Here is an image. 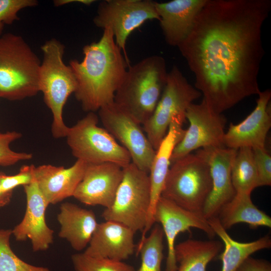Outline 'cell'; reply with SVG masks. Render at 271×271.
Segmentation results:
<instances>
[{
    "instance_id": "8",
    "label": "cell",
    "mask_w": 271,
    "mask_h": 271,
    "mask_svg": "<svg viewBox=\"0 0 271 271\" xmlns=\"http://www.w3.org/2000/svg\"><path fill=\"white\" fill-rule=\"evenodd\" d=\"M123 169V178L112 205L105 208L101 216L105 221L120 223L135 233L143 231L151 202L149 173L132 162Z\"/></svg>"
},
{
    "instance_id": "22",
    "label": "cell",
    "mask_w": 271,
    "mask_h": 271,
    "mask_svg": "<svg viewBox=\"0 0 271 271\" xmlns=\"http://www.w3.org/2000/svg\"><path fill=\"white\" fill-rule=\"evenodd\" d=\"M57 219L60 225L59 237L66 239L76 251L87 247L98 224L92 210L66 202L60 205Z\"/></svg>"
},
{
    "instance_id": "36",
    "label": "cell",
    "mask_w": 271,
    "mask_h": 271,
    "mask_svg": "<svg viewBox=\"0 0 271 271\" xmlns=\"http://www.w3.org/2000/svg\"><path fill=\"white\" fill-rule=\"evenodd\" d=\"M78 2L79 3H81L84 5H89L91 4H92L94 1L92 0H57L55 1L54 2V3L55 4V5L56 6H62L63 5H65L68 3H72V2Z\"/></svg>"
},
{
    "instance_id": "1",
    "label": "cell",
    "mask_w": 271,
    "mask_h": 271,
    "mask_svg": "<svg viewBox=\"0 0 271 271\" xmlns=\"http://www.w3.org/2000/svg\"><path fill=\"white\" fill-rule=\"evenodd\" d=\"M270 9V0H207L178 47L194 87L214 111L222 113L260 92L261 29Z\"/></svg>"
},
{
    "instance_id": "29",
    "label": "cell",
    "mask_w": 271,
    "mask_h": 271,
    "mask_svg": "<svg viewBox=\"0 0 271 271\" xmlns=\"http://www.w3.org/2000/svg\"><path fill=\"white\" fill-rule=\"evenodd\" d=\"M75 271H135L134 267L123 261L93 256L77 253L71 256Z\"/></svg>"
},
{
    "instance_id": "3",
    "label": "cell",
    "mask_w": 271,
    "mask_h": 271,
    "mask_svg": "<svg viewBox=\"0 0 271 271\" xmlns=\"http://www.w3.org/2000/svg\"><path fill=\"white\" fill-rule=\"evenodd\" d=\"M168 73L165 59L159 55L149 56L128 66L114 102L143 125L160 99Z\"/></svg>"
},
{
    "instance_id": "31",
    "label": "cell",
    "mask_w": 271,
    "mask_h": 271,
    "mask_svg": "<svg viewBox=\"0 0 271 271\" xmlns=\"http://www.w3.org/2000/svg\"><path fill=\"white\" fill-rule=\"evenodd\" d=\"M37 5L35 0H0V37L5 25H11L19 20L18 14L21 10Z\"/></svg>"
},
{
    "instance_id": "28",
    "label": "cell",
    "mask_w": 271,
    "mask_h": 271,
    "mask_svg": "<svg viewBox=\"0 0 271 271\" xmlns=\"http://www.w3.org/2000/svg\"><path fill=\"white\" fill-rule=\"evenodd\" d=\"M12 229H0V271H51L44 266L28 263L19 258L10 244Z\"/></svg>"
},
{
    "instance_id": "9",
    "label": "cell",
    "mask_w": 271,
    "mask_h": 271,
    "mask_svg": "<svg viewBox=\"0 0 271 271\" xmlns=\"http://www.w3.org/2000/svg\"><path fill=\"white\" fill-rule=\"evenodd\" d=\"M202 94L193 86L176 65L168 72L160 99L143 130L156 150L165 137L170 123L177 120L183 123L189 106Z\"/></svg>"
},
{
    "instance_id": "27",
    "label": "cell",
    "mask_w": 271,
    "mask_h": 271,
    "mask_svg": "<svg viewBox=\"0 0 271 271\" xmlns=\"http://www.w3.org/2000/svg\"><path fill=\"white\" fill-rule=\"evenodd\" d=\"M164 235L162 227L156 224L148 237L140 240L137 253L141 255V264L137 271H161Z\"/></svg>"
},
{
    "instance_id": "19",
    "label": "cell",
    "mask_w": 271,
    "mask_h": 271,
    "mask_svg": "<svg viewBox=\"0 0 271 271\" xmlns=\"http://www.w3.org/2000/svg\"><path fill=\"white\" fill-rule=\"evenodd\" d=\"M87 164L77 160L69 168L52 165L35 167L38 186L48 205H55L72 197L81 181Z\"/></svg>"
},
{
    "instance_id": "14",
    "label": "cell",
    "mask_w": 271,
    "mask_h": 271,
    "mask_svg": "<svg viewBox=\"0 0 271 271\" xmlns=\"http://www.w3.org/2000/svg\"><path fill=\"white\" fill-rule=\"evenodd\" d=\"M236 152L226 147L205 148L196 152L207 162L212 179V189L202 211L207 220L216 217L221 208L236 194L231 172Z\"/></svg>"
},
{
    "instance_id": "32",
    "label": "cell",
    "mask_w": 271,
    "mask_h": 271,
    "mask_svg": "<svg viewBox=\"0 0 271 271\" xmlns=\"http://www.w3.org/2000/svg\"><path fill=\"white\" fill-rule=\"evenodd\" d=\"M35 166L25 165L22 166L19 172L14 175L8 176L3 173L2 178V186L6 192H13L16 187L24 186L31 183L34 179Z\"/></svg>"
},
{
    "instance_id": "17",
    "label": "cell",
    "mask_w": 271,
    "mask_h": 271,
    "mask_svg": "<svg viewBox=\"0 0 271 271\" xmlns=\"http://www.w3.org/2000/svg\"><path fill=\"white\" fill-rule=\"evenodd\" d=\"M258 96L255 108L243 121L230 124L224 136L225 147L265 148L266 137L271 127L270 89L260 91Z\"/></svg>"
},
{
    "instance_id": "2",
    "label": "cell",
    "mask_w": 271,
    "mask_h": 271,
    "mask_svg": "<svg viewBox=\"0 0 271 271\" xmlns=\"http://www.w3.org/2000/svg\"><path fill=\"white\" fill-rule=\"evenodd\" d=\"M82 61H70L77 81L74 92L82 109L95 112L114 101L128 63L115 42L109 29L103 30L99 41L84 46Z\"/></svg>"
},
{
    "instance_id": "4",
    "label": "cell",
    "mask_w": 271,
    "mask_h": 271,
    "mask_svg": "<svg viewBox=\"0 0 271 271\" xmlns=\"http://www.w3.org/2000/svg\"><path fill=\"white\" fill-rule=\"evenodd\" d=\"M40 61L20 36L0 37V98L22 100L39 91Z\"/></svg>"
},
{
    "instance_id": "25",
    "label": "cell",
    "mask_w": 271,
    "mask_h": 271,
    "mask_svg": "<svg viewBox=\"0 0 271 271\" xmlns=\"http://www.w3.org/2000/svg\"><path fill=\"white\" fill-rule=\"evenodd\" d=\"M222 248L221 242L189 239L175 247L177 271H206L208 264Z\"/></svg>"
},
{
    "instance_id": "13",
    "label": "cell",
    "mask_w": 271,
    "mask_h": 271,
    "mask_svg": "<svg viewBox=\"0 0 271 271\" xmlns=\"http://www.w3.org/2000/svg\"><path fill=\"white\" fill-rule=\"evenodd\" d=\"M153 218L155 223L161 224L167 240L168 253L165 271L177 270L175 242L179 233L190 232L191 228H196L203 231L210 237L216 235L202 214L185 209L162 196L156 205Z\"/></svg>"
},
{
    "instance_id": "11",
    "label": "cell",
    "mask_w": 271,
    "mask_h": 271,
    "mask_svg": "<svg viewBox=\"0 0 271 271\" xmlns=\"http://www.w3.org/2000/svg\"><path fill=\"white\" fill-rule=\"evenodd\" d=\"M104 128L129 154L131 162L149 173L156 150L139 123L114 101L98 110Z\"/></svg>"
},
{
    "instance_id": "23",
    "label": "cell",
    "mask_w": 271,
    "mask_h": 271,
    "mask_svg": "<svg viewBox=\"0 0 271 271\" xmlns=\"http://www.w3.org/2000/svg\"><path fill=\"white\" fill-rule=\"evenodd\" d=\"M208 222L215 234L219 236L224 244V251L219 256L222 263L221 271H235L252 254L271 247V239L268 235L255 241L240 242L230 237L217 217L208 219Z\"/></svg>"
},
{
    "instance_id": "5",
    "label": "cell",
    "mask_w": 271,
    "mask_h": 271,
    "mask_svg": "<svg viewBox=\"0 0 271 271\" xmlns=\"http://www.w3.org/2000/svg\"><path fill=\"white\" fill-rule=\"evenodd\" d=\"M64 48L54 38L41 46L43 59L39 71V91L43 93L44 102L52 113L51 132L56 139L65 138L67 134L69 127L63 120V108L77 88L74 74L63 61Z\"/></svg>"
},
{
    "instance_id": "10",
    "label": "cell",
    "mask_w": 271,
    "mask_h": 271,
    "mask_svg": "<svg viewBox=\"0 0 271 271\" xmlns=\"http://www.w3.org/2000/svg\"><path fill=\"white\" fill-rule=\"evenodd\" d=\"M155 5L151 0L103 1L98 6L93 23L98 28L112 31L116 44L129 63L125 49L127 38L147 21L159 20Z\"/></svg>"
},
{
    "instance_id": "30",
    "label": "cell",
    "mask_w": 271,
    "mask_h": 271,
    "mask_svg": "<svg viewBox=\"0 0 271 271\" xmlns=\"http://www.w3.org/2000/svg\"><path fill=\"white\" fill-rule=\"evenodd\" d=\"M22 134L16 131L0 132V166L8 167L33 158L31 153L17 152L10 148L11 144L21 138Z\"/></svg>"
},
{
    "instance_id": "12",
    "label": "cell",
    "mask_w": 271,
    "mask_h": 271,
    "mask_svg": "<svg viewBox=\"0 0 271 271\" xmlns=\"http://www.w3.org/2000/svg\"><path fill=\"white\" fill-rule=\"evenodd\" d=\"M186 118L190 125L173 151L171 163L199 148L225 147L226 119L222 113L213 110L204 100L199 104L192 103L187 110Z\"/></svg>"
},
{
    "instance_id": "16",
    "label": "cell",
    "mask_w": 271,
    "mask_h": 271,
    "mask_svg": "<svg viewBox=\"0 0 271 271\" xmlns=\"http://www.w3.org/2000/svg\"><path fill=\"white\" fill-rule=\"evenodd\" d=\"M27 204L24 217L12 230L17 241L30 239L34 252L47 250L53 242L54 231L47 225L45 213L48 205L34 179L23 186Z\"/></svg>"
},
{
    "instance_id": "7",
    "label": "cell",
    "mask_w": 271,
    "mask_h": 271,
    "mask_svg": "<svg viewBox=\"0 0 271 271\" xmlns=\"http://www.w3.org/2000/svg\"><path fill=\"white\" fill-rule=\"evenodd\" d=\"M98 121V116L89 112L69 127L65 138L73 156L87 164L111 162L125 167L131 162L129 154Z\"/></svg>"
},
{
    "instance_id": "20",
    "label": "cell",
    "mask_w": 271,
    "mask_h": 271,
    "mask_svg": "<svg viewBox=\"0 0 271 271\" xmlns=\"http://www.w3.org/2000/svg\"><path fill=\"white\" fill-rule=\"evenodd\" d=\"M135 233L117 222L98 223L84 252L88 255L124 261L134 252Z\"/></svg>"
},
{
    "instance_id": "33",
    "label": "cell",
    "mask_w": 271,
    "mask_h": 271,
    "mask_svg": "<svg viewBox=\"0 0 271 271\" xmlns=\"http://www.w3.org/2000/svg\"><path fill=\"white\" fill-rule=\"evenodd\" d=\"M259 186L271 185V156L265 148L252 149Z\"/></svg>"
},
{
    "instance_id": "21",
    "label": "cell",
    "mask_w": 271,
    "mask_h": 271,
    "mask_svg": "<svg viewBox=\"0 0 271 271\" xmlns=\"http://www.w3.org/2000/svg\"><path fill=\"white\" fill-rule=\"evenodd\" d=\"M183 123L174 120L170 123L167 132L156 150V154L150 170L151 185V202L146 225L142 231V238L155 223L154 212L157 203L161 196L168 175L173 151L183 139L186 130L182 127Z\"/></svg>"
},
{
    "instance_id": "15",
    "label": "cell",
    "mask_w": 271,
    "mask_h": 271,
    "mask_svg": "<svg viewBox=\"0 0 271 271\" xmlns=\"http://www.w3.org/2000/svg\"><path fill=\"white\" fill-rule=\"evenodd\" d=\"M122 178V168L115 163L87 164L73 197L86 205L108 208L114 202Z\"/></svg>"
},
{
    "instance_id": "6",
    "label": "cell",
    "mask_w": 271,
    "mask_h": 271,
    "mask_svg": "<svg viewBox=\"0 0 271 271\" xmlns=\"http://www.w3.org/2000/svg\"><path fill=\"white\" fill-rule=\"evenodd\" d=\"M212 185L206 160L197 153H190L172 163L161 196L185 209L202 214Z\"/></svg>"
},
{
    "instance_id": "26",
    "label": "cell",
    "mask_w": 271,
    "mask_h": 271,
    "mask_svg": "<svg viewBox=\"0 0 271 271\" xmlns=\"http://www.w3.org/2000/svg\"><path fill=\"white\" fill-rule=\"evenodd\" d=\"M231 173L236 193L250 194L253 189L259 187L258 173L251 148L242 147L237 150Z\"/></svg>"
},
{
    "instance_id": "35",
    "label": "cell",
    "mask_w": 271,
    "mask_h": 271,
    "mask_svg": "<svg viewBox=\"0 0 271 271\" xmlns=\"http://www.w3.org/2000/svg\"><path fill=\"white\" fill-rule=\"evenodd\" d=\"M3 172H0V208L8 205L11 201L13 192L5 191L2 186Z\"/></svg>"
},
{
    "instance_id": "34",
    "label": "cell",
    "mask_w": 271,
    "mask_h": 271,
    "mask_svg": "<svg viewBox=\"0 0 271 271\" xmlns=\"http://www.w3.org/2000/svg\"><path fill=\"white\" fill-rule=\"evenodd\" d=\"M235 271H271V264L266 260L256 259L250 256Z\"/></svg>"
},
{
    "instance_id": "24",
    "label": "cell",
    "mask_w": 271,
    "mask_h": 271,
    "mask_svg": "<svg viewBox=\"0 0 271 271\" xmlns=\"http://www.w3.org/2000/svg\"><path fill=\"white\" fill-rule=\"evenodd\" d=\"M216 217L225 230L240 222L246 223L252 228L271 227L270 217L255 206L249 194L236 193L232 199L221 208Z\"/></svg>"
},
{
    "instance_id": "18",
    "label": "cell",
    "mask_w": 271,
    "mask_h": 271,
    "mask_svg": "<svg viewBox=\"0 0 271 271\" xmlns=\"http://www.w3.org/2000/svg\"><path fill=\"white\" fill-rule=\"evenodd\" d=\"M207 0L156 2L160 25L166 42L178 47L188 37Z\"/></svg>"
}]
</instances>
